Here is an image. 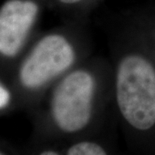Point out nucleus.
<instances>
[{
  "label": "nucleus",
  "mask_w": 155,
  "mask_h": 155,
  "mask_svg": "<svg viewBox=\"0 0 155 155\" xmlns=\"http://www.w3.org/2000/svg\"><path fill=\"white\" fill-rule=\"evenodd\" d=\"M86 57L81 30L73 23L39 32L19 59L10 76L26 92L55 83Z\"/></svg>",
  "instance_id": "obj_1"
},
{
  "label": "nucleus",
  "mask_w": 155,
  "mask_h": 155,
  "mask_svg": "<svg viewBox=\"0 0 155 155\" xmlns=\"http://www.w3.org/2000/svg\"><path fill=\"white\" fill-rule=\"evenodd\" d=\"M115 94L123 118L139 130L155 125V40L123 45L115 59Z\"/></svg>",
  "instance_id": "obj_2"
},
{
  "label": "nucleus",
  "mask_w": 155,
  "mask_h": 155,
  "mask_svg": "<svg viewBox=\"0 0 155 155\" xmlns=\"http://www.w3.org/2000/svg\"><path fill=\"white\" fill-rule=\"evenodd\" d=\"M84 60L55 82L49 103L51 119L66 133L82 130L90 122L97 78Z\"/></svg>",
  "instance_id": "obj_3"
},
{
  "label": "nucleus",
  "mask_w": 155,
  "mask_h": 155,
  "mask_svg": "<svg viewBox=\"0 0 155 155\" xmlns=\"http://www.w3.org/2000/svg\"><path fill=\"white\" fill-rule=\"evenodd\" d=\"M45 0H3L0 3V76L9 75L39 33Z\"/></svg>",
  "instance_id": "obj_4"
},
{
  "label": "nucleus",
  "mask_w": 155,
  "mask_h": 155,
  "mask_svg": "<svg viewBox=\"0 0 155 155\" xmlns=\"http://www.w3.org/2000/svg\"><path fill=\"white\" fill-rule=\"evenodd\" d=\"M91 0H45L47 7H51L65 15H75L83 10Z\"/></svg>",
  "instance_id": "obj_5"
},
{
  "label": "nucleus",
  "mask_w": 155,
  "mask_h": 155,
  "mask_svg": "<svg viewBox=\"0 0 155 155\" xmlns=\"http://www.w3.org/2000/svg\"><path fill=\"white\" fill-rule=\"evenodd\" d=\"M67 155H106L100 145L93 142H80L69 148Z\"/></svg>",
  "instance_id": "obj_6"
},
{
  "label": "nucleus",
  "mask_w": 155,
  "mask_h": 155,
  "mask_svg": "<svg viewBox=\"0 0 155 155\" xmlns=\"http://www.w3.org/2000/svg\"><path fill=\"white\" fill-rule=\"evenodd\" d=\"M12 101V92L5 84L3 77L0 76V110L5 109L10 105Z\"/></svg>",
  "instance_id": "obj_7"
},
{
  "label": "nucleus",
  "mask_w": 155,
  "mask_h": 155,
  "mask_svg": "<svg viewBox=\"0 0 155 155\" xmlns=\"http://www.w3.org/2000/svg\"><path fill=\"white\" fill-rule=\"evenodd\" d=\"M40 155H58V154L54 152V151H44V152H42Z\"/></svg>",
  "instance_id": "obj_8"
},
{
  "label": "nucleus",
  "mask_w": 155,
  "mask_h": 155,
  "mask_svg": "<svg viewBox=\"0 0 155 155\" xmlns=\"http://www.w3.org/2000/svg\"><path fill=\"white\" fill-rule=\"evenodd\" d=\"M0 155H2V154H1V153H0Z\"/></svg>",
  "instance_id": "obj_9"
}]
</instances>
